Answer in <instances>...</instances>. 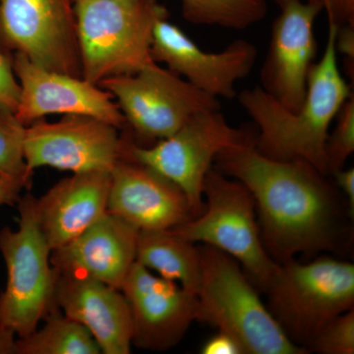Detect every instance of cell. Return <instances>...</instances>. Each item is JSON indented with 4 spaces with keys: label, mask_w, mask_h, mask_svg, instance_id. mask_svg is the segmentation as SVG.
I'll return each mask as SVG.
<instances>
[{
    "label": "cell",
    "mask_w": 354,
    "mask_h": 354,
    "mask_svg": "<svg viewBox=\"0 0 354 354\" xmlns=\"http://www.w3.org/2000/svg\"><path fill=\"white\" fill-rule=\"evenodd\" d=\"M268 309L293 344L306 349L335 317L354 306L353 263L320 257L279 263L264 290Z\"/></svg>",
    "instance_id": "5"
},
{
    "label": "cell",
    "mask_w": 354,
    "mask_h": 354,
    "mask_svg": "<svg viewBox=\"0 0 354 354\" xmlns=\"http://www.w3.org/2000/svg\"><path fill=\"white\" fill-rule=\"evenodd\" d=\"M19 227L0 230V252L6 261L7 283L0 293V327L25 337L38 328L55 304L57 274L50 264L51 250L39 225L36 197L18 200Z\"/></svg>",
    "instance_id": "7"
},
{
    "label": "cell",
    "mask_w": 354,
    "mask_h": 354,
    "mask_svg": "<svg viewBox=\"0 0 354 354\" xmlns=\"http://www.w3.org/2000/svg\"><path fill=\"white\" fill-rule=\"evenodd\" d=\"M335 127L326 145L329 174L344 167L354 152V97L346 100L335 116Z\"/></svg>",
    "instance_id": "24"
},
{
    "label": "cell",
    "mask_w": 354,
    "mask_h": 354,
    "mask_svg": "<svg viewBox=\"0 0 354 354\" xmlns=\"http://www.w3.org/2000/svg\"><path fill=\"white\" fill-rule=\"evenodd\" d=\"M335 179V183L339 186V189L344 192V196L348 200L349 214L353 216L354 211V169H337L333 172Z\"/></svg>",
    "instance_id": "31"
},
{
    "label": "cell",
    "mask_w": 354,
    "mask_h": 354,
    "mask_svg": "<svg viewBox=\"0 0 354 354\" xmlns=\"http://www.w3.org/2000/svg\"><path fill=\"white\" fill-rule=\"evenodd\" d=\"M203 201L199 215L169 230L186 241L227 254L241 264L254 285L265 290L279 263L263 244L250 191L213 167L205 178Z\"/></svg>",
    "instance_id": "6"
},
{
    "label": "cell",
    "mask_w": 354,
    "mask_h": 354,
    "mask_svg": "<svg viewBox=\"0 0 354 354\" xmlns=\"http://www.w3.org/2000/svg\"><path fill=\"white\" fill-rule=\"evenodd\" d=\"M257 55V48L242 39L220 53H207L167 18L153 29V62L167 64V69L216 99L236 97L235 86L252 71Z\"/></svg>",
    "instance_id": "15"
},
{
    "label": "cell",
    "mask_w": 354,
    "mask_h": 354,
    "mask_svg": "<svg viewBox=\"0 0 354 354\" xmlns=\"http://www.w3.org/2000/svg\"><path fill=\"white\" fill-rule=\"evenodd\" d=\"M256 137L232 127L221 109L194 114L169 138L157 145L141 147L127 140L123 160L150 167L176 184L189 200L195 216L204 208L203 187L216 156Z\"/></svg>",
    "instance_id": "8"
},
{
    "label": "cell",
    "mask_w": 354,
    "mask_h": 354,
    "mask_svg": "<svg viewBox=\"0 0 354 354\" xmlns=\"http://www.w3.org/2000/svg\"><path fill=\"white\" fill-rule=\"evenodd\" d=\"M55 304L64 315L82 324L102 353H130L131 313L120 290L87 277L57 274Z\"/></svg>",
    "instance_id": "18"
},
{
    "label": "cell",
    "mask_w": 354,
    "mask_h": 354,
    "mask_svg": "<svg viewBox=\"0 0 354 354\" xmlns=\"http://www.w3.org/2000/svg\"><path fill=\"white\" fill-rule=\"evenodd\" d=\"M20 85L12 62L0 50V108L15 113L20 101Z\"/></svg>",
    "instance_id": "26"
},
{
    "label": "cell",
    "mask_w": 354,
    "mask_h": 354,
    "mask_svg": "<svg viewBox=\"0 0 354 354\" xmlns=\"http://www.w3.org/2000/svg\"><path fill=\"white\" fill-rule=\"evenodd\" d=\"M0 39L43 68L82 77L75 0H0Z\"/></svg>",
    "instance_id": "10"
},
{
    "label": "cell",
    "mask_w": 354,
    "mask_h": 354,
    "mask_svg": "<svg viewBox=\"0 0 354 354\" xmlns=\"http://www.w3.org/2000/svg\"><path fill=\"white\" fill-rule=\"evenodd\" d=\"M184 19L196 25L243 30L267 13L265 0H181Z\"/></svg>",
    "instance_id": "22"
},
{
    "label": "cell",
    "mask_w": 354,
    "mask_h": 354,
    "mask_svg": "<svg viewBox=\"0 0 354 354\" xmlns=\"http://www.w3.org/2000/svg\"><path fill=\"white\" fill-rule=\"evenodd\" d=\"M327 11L329 22L335 25H354V0H317Z\"/></svg>",
    "instance_id": "27"
},
{
    "label": "cell",
    "mask_w": 354,
    "mask_h": 354,
    "mask_svg": "<svg viewBox=\"0 0 354 354\" xmlns=\"http://www.w3.org/2000/svg\"><path fill=\"white\" fill-rule=\"evenodd\" d=\"M215 162L250 191L261 239L276 262L334 250L341 234L339 208L326 174L305 160L267 157L255 140L221 151Z\"/></svg>",
    "instance_id": "1"
},
{
    "label": "cell",
    "mask_w": 354,
    "mask_h": 354,
    "mask_svg": "<svg viewBox=\"0 0 354 354\" xmlns=\"http://www.w3.org/2000/svg\"><path fill=\"white\" fill-rule=\"evenodd\" d=\"M339 26L329 22L327 44L312 65L304 104L292 111L261 86L246 88L239 102L259 128L255 147L274 160H302L328 176L326 145L333 121L353 94L339 70L335 37Z\"/></svg>",
    "instance_id": "2"
},
{
    "label": "cell",
    "mask_w": 354,
    "mask_h": 354,
    "mask_svg": "<svg viewBox=\"0 0 354 354\" xmlns=\"http://www.w3.org/2000/svg\"><path fill=\"white\" fill-rule=\"evenodd\" d=\"M140 230L106 212L82 234L51 250L59 274L87 277L120 290L135 261Z\"/></svg>",
    "instance_id": "17"
},
{
    "label": "cell",
    "mask_w": 354,
    "mask_h": 354,
    "mask_svg": "<svg viewBox=\"0 0 354 354\" xmlns=\"http://www.w3.org/2000/svg\"><path fill=\"white\" fill-rule=\"evenodd\" d=\"M30 187L31 183L28 181L0 176V206L15 204L20 199V193Z\"/></svg>",
    "instance_id": "29"
},
{
    "label": "cell",
    "mask_w": 354,
    "mask_h": 354,
    "mask_svg": "<svg viewBox=\"0 0 354 354\" xmlns=\"http://www.w3.org/2000/svg\"><path fill=\"white\" fill-rule=\"evenodd\" d=\"M203 354H243L239 342L227 333H218L202 346Z\"/></svg>",
    "instance_id": "28"
},
{
    "label": "cell",
    "mask_w": 354,
    "mask_h": 354,
    "mask_svg": "<svg viewBox=\"0 0 354 354\" xmlns=\"http://www.w3.org/2000/svg\"><path fill=\"white\" fill-rule=\"evenodd\" d=\"M120 290L131 313L132 344L140 348L165 351L174 348L191 324L200 320L196 295L136 261Z\"/></svg>",
    "instance_id": "13"
},
{
    "label": "cell",
    "mask_w": 354,
    "mask_h": 354,
    "mask_svg": "<svg viewBox=\"0 0 354 354\" xmlns=\"http://www.w3.org/2000/svg\"><path fill=\"white\" fill-rule=\"evenodd\" d=\"M11 62L21 88L15 115L25 127L55 114L90 116L118 129L127 125L113 95L97 84L43 68L21 53Z\"/></svg>",
    "instance_id": "14"
},
{
    "label": "cell",
    "mask_w": 354,
    "mask_h": 354,
    "mask_svg": "<svg viewBox=\"0 0 354 354\" xmlns=\"http://www.w3.org/2000/svg\"><path fill=\"white\" fill-rule=\"evenodd\" d=\"M99 86L111 93L127 124L144 139L169 138L194 114L221 109L216 97L158 64L104 79Z\"/></svg>",
    "instance_id": "9"
},
{
    "label": "cell",
    "mask_w": 354,
    "mask_h": 354,
    "mask_svg": "<svg viewBox=\"0 0 354 354\" xmlns=\"http://www.w3.org/2000/svg\"><path fill=\"white\" fill-rule=\"evenodd\" d=\"M16 337L12 330L0 327V354H16Z\"/></svg>",
    "instance_id": "32"
},
{
    "label": "cell",
    "mask_w": 354,
    "mask_h": 354,
    "mask_svg": "<svg viewBox=\"0 0 354 354\" xmlns=\"http://www.w3.org/2000/svg\"><path fill=\"white\" fill-rule=\"evenodd\" d=\"M337 53H341L346 58L349 70L353 68L354 62V25L339 26L335 37Z\"/></svg>",
    "instance_id": "30"
},
{
    "label": "cell",
    "mask_w": 354,
    "mask_h": 354,
    "mask_svg": "<svg viewBox=\"0 0 354 354\" xmlns=\"http://www.w3.org/2000/svg\"><path fill=\"white\" fill-rule=\"evenodd\" d=\"M199 250V321L232 335L243 354L309 353L288 339L236 260L214 247Z\"/></svg>",
    "instance_id": "4"
},
{
    "label": "cell",
    "mask_w": 354,
    "mask_h": 354,
    "mask_svg": "<svg viewBox=\"0 0 354 354\" xmlns=\"http://www.w3.org/2000/svg\"><path fill=\"white\" fill-rule=\"evenodd\" d=\"M25 130L13 111L0 108V176L32 183L34 172L24 158Z\"/></svg>",
    "instance_id": "23"
},
{
    "label": "cell",
    "mask_w": 354,
    "mask_h": 354,
    "mask_svg": "<svg viewBox=\"0 0 354 354\" xmlns=\"http://www.w3.org/2000/svg\"><path fill=\"white\" fill-rule=\"evenodd\" d=\"M111 177L106 212L140 232L172 230L195 216L185 193L146 165L120 160Z\"/></svg>",
    "instance_id": "16"
},
{
    "label": "cell",
    "mask_w": 354,
    "mask_h": 354,
    "mask_svg": "<svg viewBox=\"0 0 354 354\" xmlns=\"http://www.w3.org/2000/svg\"><path fill=\"white\" fill-rule=\"evenodd\" d=\"M37 328L25 337H18L16 354H100L101 348L90 332L59 309L53 310Z\"/></svg>",
    "instance_id": "21"
},
{
    "label": "cell",
    "mask_w": 354,
    "mask_h": 354,
    "mask_svg": "<svg viewBox=\"0 0 354 354\" xmlns=\"http://www.w3.org/2000/svg\"><path fill=\"white\" fill-rule=\"evenodd\" d=\"M82 77L99 85L157 64L153 35L169 11L158 0H75Z\"/></svg>",
    "instance_id": "3"
},
{
    "label": "cell",
    "mask_w": 354,
    "mask_h": 354,
    "mask_svg": "<svg viewBox=\"0 0 354 354\" xmlns=\"http://www.w3.org/2000/svg\"><path fill=\"white\" fill-rule=\"evenodd\" d=\"M118 128L97 118L64 115L57 122L44 120L26 127L24 158L30 171L41 167L73 174L113 171L123 160L127 140Z\"/></svg>",
    "instance_id": "11"
},
{
    "label": "cell",
    "mask_w": 354,
    "mask_h": 354,
    "mask_svg": "<svg viewBox=\"0 0 354 354\" xmlns=\"http://www.w3.org/2000/svg\"><path fill=\"white\" fill-rule=\"evenodd\" d=\"M354 353V310L344 312L320 330L309 346V353Z\"/></svg>",
    "instance_id": "25"
},
{
    "label": "cell",
    "mask_w": 354,
    "mask_h": 354,
    "mask_svg": "<svg viewBox=\"0 0 354 354\" xmlns=\"http://www.w3.org/2000/svg\"><path fill=\"white\" fill-rule=\"evenodd\" d=\"M111 172L73 174L36 198L39 225L50 250L75 239L106 213Z\"/></svg>",
    "instance_id": "19"
},
{
    "label": "cell",
    "mask_w": 354,
    "mask_h": 354,
    "mask_svg": "<svg viewBox=\"0 0 354 354\" xmlns=\"http://www.w3.org/2000/svg\"><path fill=\"white\" fill-rule=\"evenodd\" d=\"M136 262L197 295L201 278L199 247L171 230L140 232Z\"/></svg>",
    "instance_id": "20"
},
{
    "label": "cell",
    "mask_w": 354,
    "mask_h": 354,
    "mask_svg": "<svg viewBox=\"0 0 354 354\" xmlns=\"http://www.w3.org/2000/svg\"><path fill=\"white\" fill-rule=\"evenodd\" d=\"M281 9L272 25L261 81L266 92L290 111L299 109L315 58L314 24L323 10L317 0H276Z\"/></svg>",
    "instance_id": "12"
}]
</instances>
